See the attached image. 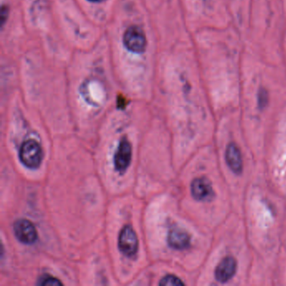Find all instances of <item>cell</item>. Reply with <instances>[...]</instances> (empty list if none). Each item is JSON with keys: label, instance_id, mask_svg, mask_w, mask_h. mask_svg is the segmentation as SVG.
<instances>
[{"label": "cell", "instance_id": "6da1fadb", "mask_svg": "<svg viewBox=\"0 0 286 286\" xmlns=\"http://www.w3.org/2000/svg\"><path fill=\"white\" fill-rule=\"evenodd\" d=\"M285 211V196L269 183L259 161L244 195L241 215L254 257L271 266L274 273Z\"/></svg>", "mask_w": 286, "mask_h": 286}, {"label": "cell", "instance_id": "7a4b0ae2", "mask_svg": "<svg viewBox=\"0 0 286 286\" xmlns=\"http://www.w3.org/2000/svg\"><path fill=\"white\" fill-rule=\"evenodd\" d=\"M254 251L241 214L233 211L211 234V245L198 270L196 284L248 286Z\"/></svg>", "mask_w": 286, "mask_h": 286}, {"label": "cell", "instance_id": "3957f363", "mask_svg": "<svg viewBox=\"0 0 286 286\" xmlns=\"http://www.w3.org/2000/svg\"><path fill=\"white\" fill-rule=\"evenodd\" d=\"M186 194L194 223L212 232L234 211L231 191L217 160L212 143L196 151Z\"/></svg>", "mask_w": 286, "mask_h": 286}, {"label": "cell", "instance_id": "277c9868", "mask_svg": "<svg viewBox=\"0 0 286 286\" xmlns=\"http://www.w3.org/2000/svg\"><path fill=\"white\" fill-rule=\"evenodd\" d=\"M219 167L231 191L234 211L241 214L244 195L259 161L247 140L239 113L217 117L212 140Z\"/></svg>", "mask_w": 286, "mask_h": 286}, {"label": "cell", "instance_id": "5b68a950", "mask_svg": "<svg viewBox=\"0 0 286 286\" xmlns=\"http://www.w3.org/2000/svg\"><path fill=\"white\" fill-rule=\"evenodd\" d=\"M260 161L269 183L286 197V111L279 113L272 124Z\"/></svg>", "mask_w": 286, "mask_h": 286}, {"label": "cell", "instance_id": "8992f818", "mask_svg": "<svg viewBox=\"0 0 286 286\" xmlns=\"http://www.w3.org/2000/svg\"><path fill=\"white\" fill-rule=\"evenodd\" d=\"M43 152L40 144L34 139H28L21 145L20 160L27 168L35 170L40 167L42 162Z\"/></svg>", "mask_w": 286, "mask_h": 286}, {"label": "cell", "instance_id": "52a82bcc", "mask_svg": "<svg viewBox=\"0 0 286 286\" xmlns=\"http://www.w3.org/2000/svg\"><path fill=\"white\" fill-rule=\"evenodd\" d=\"M275 286H286V211L280 237V246L274 264Z\"/></svg>", "mask_w": 286, "mask_h": 286}, {"label": "cell", "instance_id": "ba28073f", "mask_svg": "<svg viewBox=\"0 0 286 286\" xmlns=\"http://www.w3.org/2000/svg\"><path fill=\"white\" fill-rule=\"evenodd\" d=\"M118 248L128 258L135 256L138 249V240L135 231L130 225L123 227L118 236Z\"/></svg>", "mask_w": 286, "mask_h": 286}, {"label": "cell", "instance_id": "9c48e42d", "mask_svg": "<svg viewBox=\"0 0 286 286\" xmlns=\"http://www.w3.org/2000/svg\"><path fill=\"white\" fill-rule=\"evenodd\" d=\"M146 41L143 30L136 25L128 28L123 35V44L131 52L143 53L146 49Z\"/></svg>", "mask_w": 286, "mask_h": 286}, {"label": "cell", "instance_id": "30bf717a", "mask_svg": "<svg viewBox=\"0 0 286 286\" xmlns=\"http://www.w3.org/2000/svg\"><path fill=\"white\" fill-rule=\"evenodd\" d=\"M132 161V146L128 138H124L121 139L118 144V148L116 150L114 155V167L115 170L119 173H124Z\"/></svg>", "mask_w": 286, "mask_h": 286}, {"label": "cell", "instance_id": "8fae6325", "mask_svg": "<svg viewBox=\"0 0 286 286\" xmlns=\"http://www.w3.org/2000/svg\"><path fill=\"white\" fill-rule=\"evenodd\" d=\"M14 233L19 241L22 244H35L38 239L37 231L34 224L26 219H20L14 224Z\"/></svg>", "mask_w": 286, "mask_h": 286}, {"label": "cell", "instance_id": "7c38bea8", "mask_svg": "<svg viewBox=\"0 0 286 286\" xmlns=\"http://www.w3.org/2000/svg\"><path fill=\"white\" fill-rule=\"evenodd\" d=\"M162 286H181L186 285L187 281L176 274H167L161 279L159 283Z\"/></svg>", "mask_w": 286, "mask_h": 286}, {"label": "cell", "instance_id": "4fadbf2b", "mask_svg": "<svg viewBox=\"0 0 286 286\" xmlns=\"http://www.w3.org/2000/svg\"><path fill=\"white\" fill-rule=\"evenodd\" d=\"M38 285H62V283L55 277L44 274L37 282Z\"/></svg>", "mask_w": 286, "mask_h": 286}, {"label": "cell", "instance_id": "5bb4252c", "mask_svg": "<svg viewBox=\"0 0 286 286\" xmlns=\"http://www.w3.org/2000/svg\"><path fill=\"white\" fill-rule=\"evenodd\" d=\"M8 10H8V7L3 5L2 9H1V21H2V25H4L5 21L7 20L8 14H9Z\"/></svg>", "mask_w": 286, "mask_h": 286}, {"label": "cell", "instance_id": "9a60e30c", "mask_svg": "<svg viewBox=\"0 0 286 286\" xmlns=\"http://www.w3.org/2000/svg\"><path fill=\"white\" fill-rule=\"evenodd\" d=\"M88 1H90V2H99L101 0H88Z\"/></svg>", "mask_w": 286, "mask_h": 286}]
</instances>
